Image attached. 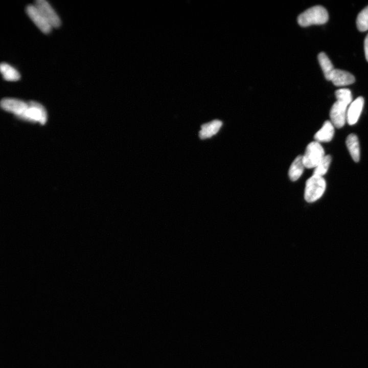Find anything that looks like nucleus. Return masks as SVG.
<instances>
[{"instance_id":"f257e3e1","label":"nucleus","mask_w":368,"mask_h":368,"mask_svg":"<svg viewBox=\"0 0 368 368\" xmlns=\"http://www.w3.org/2000/svg\"><path fill=\"white\" fill-rule=\"evenodd\" d=\"M329 15L327 10L321 6L311 7L297 17V22L302 27H308L312 25H322L328 20Z\"/></svg>"},{"instance_id":"f03ea898","label":"nucleus","mask_w":368,"mask_h":368,"mask_svg":"<svg viewBox=\"0 0 368 368\" xmlns=\"http://www.w3.org/2000/svg\"><path fill=\"white\" fill-rule=\"evenodd\" d=\"M326 187V181L322 176L313 175L306 182L305 199L308 202L316 201L323 195Z\"/></svg>"},{"instance_id":"7ed1b4c3","label":"nucleus","mask_w":368,"mask_h":368,"mask_svg":"<svg viewBox=\"0 0 368 368\" xmlns=\"http://www.w3.org/2000/svg\"><path fill=\"white\" fill-rule=\"evenodd\" d=\"M325 156V151L320 144L317 141L312 142L307 145L303 155L304 165L308 169L315 168Z\"/></svg>"},{"instance_id":"20e7f679","label":"nucleus","mask_w":368,"mask_h":368,"mask_svg":"<svg viewBox=\"0 0 368 368\" xmlns=\"http://www.w3.org/2000/svg\"><path fill=\"white\" fill-rule=\"evenodd\" d=\"M28 108L20 119L31 122H39L43 125L47 120L45 108L39 103L31 101L28 102Z\"/></svg>"},{"instance_id":"39448f33","label":"nucleus","mask_w":368,"mask_h":368,"mask_svg":"<svg viewBox=\"0 0 368 368\" xmlns=\"http://www.w3.org/2000/svg\"><path fill=\"white\" fill-rule=\"evenodd\" d=\"M347 104L337 100L332 105L330 111V117L331 122L337 128L342 127L347 121L348 109Z\"/></svg>"},{"instance_id":"423d86ee","label":"nucleus","mask_w":368,"mask_h":368,"mask_svg":"<svg viewBox=\"0 0 368 368\" xmlns=\"http://www.w3.org/2000/svg\"><path fill=\"white\" fill-rule=\"evenodd\" d=\"M1 108L4 110L12 113L20 119L28 108V102L17 99L5 98L1 101Z\"/></svg>"},{"instance_id":"0eeeda50","label":"nucleus","mask_w":368,"mask_h":368,"mask_svg":"<svg viewBox=\"0 0 368 368\" xmlns=\"http://www.w3.org/2000/svg\"><path fill=\"white\" fill-rule=\"evenodd\" d=\"M34 5L52 27L58 28L60 26L61 21L60 18L47 1L36 0L35 1Z\"/></svg>"},{"instance_id":"6e6552de","label":"nucleus","mask_w":368,"mask_h":368,"mask_svg":"<svg viewBox=\"0 0 368 368\" xmlns=\"http://www.w3.org/2000/svg\"><path fill=\"white\" fill-rule=\"evenodd\" d=\"M26 10L29 17L41 32L44 34H48L51 32L52 26L34 4L29 5Z\"/></svg>"},{"instance_id":"1a4fd4ad","label":"nucleus","mask_w":368,"mask_h":368,"mask_svg":"<svg viewBox=\"0 0 368 368\" xmlns=\"http://www.w3.org/2000/svg\"><path fill=\"white\" fill-rule=\"evenodd\" d=\"M364 105V99L362 97H357L352 102L348 108L347 113V121L350 125L357 123Z\"/></svg>"},{"instance_id":"9d476101","label":"nucleus","mask_w":368,"mask_h":368,"mask_svg":"<svg viewBox=\"0 0 368 368\" xmlns=\"http://www.w3.org/2000/svg\"><path fill=\"white\" fill-rule=\"evenodd\" d=\"M331 81L337 86H346L353 83L355 81V77L350 73L339 69H334Z\"/></svg>"},{"instance_id":"9b49d317","label":"nucleus","mask_w":368,"mask_h":368,"mask_svg":"<svg viewBox=\"0 0 368 368\" xmlns=\"http://www.w3.org/2000/svg\"><path fill=\"white\" fill-rule=\"evenodd\" d=\"M222 125V122L219 120H214L202 124L199 131L198 135L200 139L210 138L216 134Z\"/></svg>"},{"instance_id":"f8f14e48","label":"nucleus","mask_w":368,"mask_h":368,"mask_svg":"<svg viewBox=\"0 0 368 368\" xmlns=\"http://www.w3.org/2000/svg\"><path fill=\"white\" fill-rule=\"evenodd\" d=\"M334 125L330 121L324 122L322 127L315 134L314 139L318 142H329L334 133Z\"/></svg>"},{"instance_id":"ddd939ff","label":"nucleus","mask_w":368,"mask_h":368,"mask_svg":"<svg viewBox=\"0 0 368 368\" xmlns=\"http://www.w3.org/2000/svg\"><path fill=\"white\" fill-rule=\"evenodd\" d=\"M346 143L353 159L358 162L360 159V148L357 135L353 133L349 134L347 137Z\"/></svg>"},{"instance_id":"4468645a","label":"nucleus","mask_w":368,"mask_h":368,"mask_svg":"<svg viewBox=\"0 0 368 368\" xmlns=\"http://www.w3.org/2000/svg\"><path fill=\"white\" fill-rule=\"evenodd\" d=\"M305 167L303 156H297L292 163L288 171L290 179L292 181L297 180L302 175Z\"/></svg>"},{"instance_id":"2eb2a0df","label":"nucleus","mask_w":368,"mask_h":368,"mask_svg":"<svg viewBox=\"0 0 368 368\" xmlns=\"http://www.w3.org/2000/svg\"><path fill=\"white\" fill-rule=\"evenodd\" d=\"M317 58L326 79L331 80L332 74L334 70L331 60L324 52L319 53Z\"/></svg>"},{"instance_id":"dca6fc26","label":"nucleus","mask_w":368,"mask_h":368,"mask_svg":"<svg viewBox=\"0 0 368 368\" xmlns=\"http://www.w3.org/2000/svg\"><path fill=\"white\" fill-rule=\"evenodd\" d=\"M0 71L4 79L9 81H16L20 79L19 72L8 63L3 62L0 65Z\"/></svg>"},{"instance_id":"f3484780","label":"nucleus","mask_w":368,"mask_h":368,"mask_svg":"<svg viewBox=\"0 0 368 368\" xmlns=\"http://www.w3.org/2000/svg\"><path fill=\"white\" fill-rule=\"evenodd\" d=\"M356 25L358 30L361 32L368 30V6L359 13L356 19Z\"/></svg>"},{"instance_id":"a211bd4d","label":"nucleus","mask_w":368,"mask_h":368,"mask_svg":"<svg viewBox=\"0 0 368 368\" xmlns=\"http://www.w3.org/2000/svg\"><path fill=\"white\" fill-rule=\"evenodd\" d=\"M331 162V156L330 155H325L323 159L314 168L313 175H316L323 177V176L327 173Z\"/></svg>"},{"instance_id":"6ab92c4d","label":"nucleus","mask_w":368,"mask_h":368,"mask_svg":"<svg viewBox=\"0 0 368 368\" xmlns=\"http://www.w3.org/2000/svg\"><path fill=\"white\" fill-rule=\"evenodd\" d=\"M335 93L337 100L344 102L348 105L352 103V96L351 91L349 89H337Z\"/></svg>"},{"instance_id":"aec40b11","label":"nucleus","mask_w":368,"mask_h":368,"mask_svg":"<svg viewBox=\"0 0 368 368\" xmlns=\"http://www.w3.org/2000/svg\"><path fill=\"white\" fill-rule=\"evenodd\" d=\"M364 49L365 58L368 62V34L366 36L364 41Z\"/></svg>"}]
</instances>
